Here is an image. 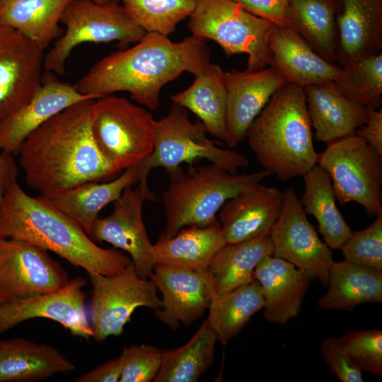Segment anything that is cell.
I'll return each instance as SVG.
<instances>
[{"mask_svg": "<svg viewBox=\"0 0 382 382\" xmlns=\"http://www.w3.org/2000/svg\"><path fill=\"white\" fill-rule=\"evenodd\" d=\"M76 103L33 131L18 153L28 185L47 197L88 182L112 180L117 171L98 149L91 129L94 100Z\"/></svg>", "mask_w": 382, "mask_h": 382, "instance_id": "6da1fadb", "label": "cell"}, {"mask_svg": "<svg viewBox=\"0 0 382 382\" xmlns=\"http://www.w3.org/2000/svg\"><path fill=\"white\" fill-rule=\"evenodd\" d=\"M207 42L193 35L173 42L168 36L146 33L134 46L98 60L74 86L96 99L126 91L137 103L155 110L166 84L185 71L197 76L206 69L211 57Z\"/></svg>", "mask_w": 382, "mask_h": 382, "instance_id": "7a4b0ae2", "label": "cell"}, {"mask_svg": "<svg viewBox=\"0 0 382 382\" xmlns=\"http://www.w3.org/2000/svg\"><path fill=\"white\" fill-rule=\"evenodd\" d=\"M0 238L51 251L87 273L111 276L133 265L122 250L100 247L77 222L45 197L26 193L17 181L8 189L0 207Z\"/></svg>", "mask_w": 382, "mask_h": 382, "instance_id": "3957f363", "label": "cell"}, {"mask_svg": "<svg viewBox=\"0 0 382 382\" xmlns=\"http://www.w3.org/2000/svg\"><path fill=\"white\" fill-rule=\"evenodd\" d=\"M311 127L303 88L288 83L252 122L245 140L263 169L286 182L317 164Z\"/></svg>", "mask_w": 382, "mask_h": 382, "instance_id": "277c9868", "label": "cell"}, {"mask_svg": "<svg viewBox=\"0 0 382 382\" xmlns=\"http://www.w3.org/2000/svg\"><path fill=\"white\" fill-rule=\"evenodd\" d=\"M170 183L161 196L166 217L162 232L168 237L181 228L207 226L216 220L223 204L248 186L273 175L267 169L233 174L216 164L190 166L184 171L180 166L168 173Z\"/></svg>", "mask_w": 382, "mask_h": 382, "instance_id": "5b68a950", "label": "cell"}, {"mask_svg": "<svg viewBox=\"0 0 382 382\" xmlns=\"http://www.w3.org/2000/svg\"><path fill=\"white\" fill-rule=\"evenodd\" d=\"M206 133L200 120L191 122L187 110L174 103L168 112L156 122L153 152L137 166V187L145 200H156L147 183L150 171L155 168H163L168 174L183 163L192 166L196 161L205 159L236 174L249 166L245 155L217 146Z\"/></svg>", "mask_w": 382, "mask_h": 382, "instance_id": "8992f818", "label": "cell"}, {"mask_svg": "<svg viewBox=\"0 0 382 382\" xmlns=\"http://www.w3.org/2000/svg\"><path fill=\"white\" fill-rule=\"evenodd\" d=\"M195 1L187 23L192 35L214 41L227 57L246 54L247 70L270 64L272 23L250 13L235 0Z\"/></svg>", "mask_w": 382, "mask_h": 382, "instance_id": "52a82bcc", "label": "cell"}, {"mask_svg": "<svg viewBox=\"0 0 382 382\" xmlns=\"http://www.w3.org/2000/svg\"><path fill=\"white\" fill-rule=\"evenodd\" d=\"M156 122L149 110L124 97L109 95L96 99L93 105V138L119 173L138 166L151 154Z\"/></svg>", "mask_w": 382, "mask_h": 382, "instance_id": "ba28073f", "label": "cell"}, {"mask_svg": "<svg viewBox=\"0 0 382 382\" xmlns=\"http://www.w3.org/2000/svg\"><path fill=\"white\" fill-rule=\"evenodd\" d=\"M118 1L101 5L91 0H72L60 18L66 28L64 34L45 54L44 70L64 75L71 52L83 43L116 41L125 49L140 41L146 31L127 15Z\"/></svg>", "mask_w": 382, "mask_h": 382, "instance_id": "9c48e42d", "label": "cell"}, {"mask_svg": "<svg viewBox=\"0 0 382 382\" xmlns=\"http://www.w3.org/2000/svg\"><path fill=\"white\" fill-rule=\"evenodd\" d=\"M317 164L328 173L340 204L357 202L369 217L382 214V157L362 138L352 134L328 142Z\"/></svg>", "mask_w": 382, "mask_h": 382, "instance_id": "30bf717a", "label": "cell"}, {"mask_svg": "<svg viewBox=\"0 0 382 382\" xmlns=\"http://www.w3.org/2000/svg\"><path fill=\"white\" fill-rule=\"evenodd\" d=\"M88 274L92 286L90 324L96 342L121 335L137 308L161 307L155 284L139 277L133 265L115 275Z\"/></svg>", "mask_w": 382, "mask_h": 382, "instance_id": "8fae6325", "label": "cell"}, {"mask_svg": "<svg viewBox=\"0 0 382 382\" xmlns=\"http://www.w3.org/2000/svg\"><path fill=\"white\" fill-rule=\"evenodd\" d=\"M270 64L278 69L288 83L303 88L335 83L347 98L376 109L372 100L357 86L349 72L316 53L292 29L274 25L269 42Z\"/></svg>", "mask_w": 382, "mask_h": 382, "instance_id": "7c38bea8", "label": "cell"}, {"mask_svg": "<svg viewBox=\"0 0 382 382\" xmlns=\"http://www.w3.org/2000/svg\"><path fill=\"white\" fill-rule=\"evenodd\" d=\"M272 255L294 265L310 280L318 279L327 286L329 270L334 261L328 245L308 221L296 191H283L279 216L270 234Z\"/></svg>", "mask_w": 382, "mask_h": 382, "instance_id": "4fadbf2b", "label": "cell"}, {"mask_svg": "<svg viewBox=\"0 0 382 382\" xmlns=\"http://www.w3.org/2000/svg\"><path fill=\"white\" fill-rule=\"evenodd\" d=\"M69 281L47 251L20 240L0 238V304L57 291Z\"/></svg>", "mask_w": 382, "mask_h": 382, "instance_id": "5bb4252c", "label": "cell"}, {"mask_svg": "<svg viewBox=\"0 0 382 382\" xmlns=\"http://www.w3.org/2000/svg\"><path fill=\"white\" fill-rule=\"evenodd\" d=\"M162 294L161 307L155 316L173 330L189 326L208 310L214 294L209 269L195 271L156 263L149 276Z\"/></svg>", "mask_w": 382, "mask_h": 382, "instance_id": "9a60e30c", "label": "cell"}, {"mask_svg": "<svg viewBox=\"0 0 382 382\" xmlns=\"http://www.w3.org/2000/svg\"><path fill=\"white\" fill-rule=\"evenodd\" d=\"M86 284V279L77 277L57 291L1 303L0 334L28 320L45 318L60 323L73 335L89 340L93 333L83 290Z\"/></svg>", "mask_w": 382, "mask_h": 382, "instance_id": "2e32d148", "label": "cell"}, {"mask_svg": "<svg viewBox=\"0 0 382 382\" xmlns=\"http://www.w3.org/2000/svg\"><path fill=\"white\" fill-rule=\"evenodd\" d=\"M45 50L0 24V123L23 107L41 84Z\"/></svg>", "mask_w": 382, "mask_h": 382, "instance_id": "e0dca14e", "label": "cell"}, {"mask_svg": "<svg viewBox=\"0 0 382 382\" xmlns=\"http://www.w3.org/2000/svg\"><path fill=\"white\" fill-rule=\"evenodd\" d=\"M144 200L137 187H127L112 202V212L97 218L89 236L94 241L107 242L127 252L137 274L149 279L156 260L142 217Z\"/></svg>", "mask_w": 382, "mask_h": 382, "instance_id": "ac0fdd59", "label": "cell"}, {"mask_svg": "<svg viewBox=\"0 0 382 382\" xmlns=\"http://www.w3.org/2000/svg\"><path fill=\"white\" fill-rule=\"evenodd\" d=\"M226 90V143L234 147L245 140L246 132L272 96L288 83L271 66L257 71H224Z\"/></svg>", "mask_w": 382, "mask_h": 382, "instance_id": "d6986e66", "label": "cell"}, {"mask_svg": "<svg viewBox=\"0 0 382 382\" xmlns=\"http://www.w3.org/2000/svg\"><path fill=\"white\" fill-rule=\"evenodd\" d=\"M88 99L74 85L59 81L50 71L25 105L0 123V150L16 154L25 139L37 127L68 107Z\"/></svg>", "mask_w": 382, "mask_h": 382, "instance_id": "ffe728a7", "label": "cell"}, {"mask_svg": "<svg viewBox=\"0 0 382 382\" xmlns=\"http://www.w3.org/2000/svg\"><path fill=\"white\" fill-rule=\"evenodd\" d=\"M282 201L283 192L260 182L227 200L219 214L226 243L270 235L279 216Z\"/></svg>", "mask_w": 382, "mask_h": 382, "instance_id": "44dd1931", "label": "cell"}, {"mask_svg": "<svg viewBox=\"0 0 382 382\" xmlns=\"http://www.w3.org/2000/svg\"><path fill=\"white\" fill-rule=\"evenodd\" d=\"M337 61L347 67L382 49V0H339Z\"/></svg>", "mask_w": 382, "mask_h": 382, "instance_id": "7402d4cb", "label": "cell"}, {"mask_svg": "<svg viewBox=\"0 0 382 382\" xmlns=\"http://www.w3.org/2000/svg\"><path fill=\"white\" fill-rule=\"evenodd\" d=\"M253 278L262 288L267 321L285 325L299 314L311 280L294 265L267 255L256 265Z\"/></svg>", "mask_w": 382, "mask_h": 382, "instance_id": "603a6c76", "label": "cell"}, {"mask_svg": "<svg viewBox=\"0 0 382 382\" xmlns=\"http://www.w3.org/2000/svg\"><path fill=\"white\" fill-rule=\"evenodd\" d=\"M314 136L322 142L348 137L364 125L369 108L345 96L335 83L303 88Z\"/></svg>", "mask_w": 382, "mask_h": 382, "instance_id": "cb8c5ba5", "label": "cell"}, {"mask_svg": "<svg viewBox=\"0 0 382 382\" xmlns=\"http://www.w3.org/2000/svg\"><path fill=\"white\" fill-rule=\"evenodd\" d=\"M74 369L53 346L21 337L1 340L0 382H35Z\"/></svg>", "mask_w": 382, "mask_h": 382, "instance_id": "d4e9b609", "label": "cell"}, {"mask_svg": "<svg viewBox=\"0 0 382 382\" xmlns=\"http://www.w3.org/2000/svg\"><path fill=\"white\" fill-rule=\"evenodd\" d=\"M226 244L221 224L186 226L173 236L161 233L152 251L156 263L174 265L195 271L207 270L216 253Z\"/></svg>", "mask_w": 382, "mask_h": 382, "instance_id": "484cf974", "label": "cell"}, {"mask_svg": "<svg viewBox=\"0 0 382 382\" xmlns=\"http://www.w3.org/2000/svg\"><path fill=\"white\" fill-rule=\"evenodd\" d=\"M137 183V166L122 170L115 178L88 182L45 197L57 210L77 222L90 234L100 212L116 200L129 186Z\"/></svg>", "mask_w": 382, "mask_h": 382, "instance_id": "4316f807", "label": "cell"}, {"mask_svg": "<svg viewBox=\"0 0 382 382\" xmlns=\"http://www.w3.org/2000/svg\"><path fill=\"white\" fill-rule=\"evenodd\" d=\"M327 286L317 306L323 310L351 312L360 303L382 301V271L347 260L333 261Z\"/></svg>", "mask_w": 382, "mask_h": 382, "instance_id": "83f0119b", "label": "cell"}, {"mask_svg": "<svg viewBox=\"0 0 382 382\" xmlns=\"http://www.w3.org/2000/svg\"><path fill=\"white\" fill-rule=\"evenodd\" d=\"M187 89L171 96L172 101L196 115L207 133L226 142V90L224 71L211 62Z\"/></svg>", "mask_w": 382, "mask_h": 382, "instance_id": "f1b7e54d", "label": "cell"}, {"mask_svg": "<svg viewBox=\"0 0 382 382\" xmlns=\"http://www.w3.org/2000/svg\"><path fill=\"white\" fill-rule=\"evenodd\" d=\"M72 0H0V24L45 50L61 37L60 18Z\"/></svg>", "mask_w": 382, "mask_h": 382, "instance_id": "f546056e", "label": "cell"}, {"mask_svg": "<svg viewBox=\"0 0 382 382\" xmlns=\"http://www.w3.org/2000/svg\"><path fill=\"white\" fill-rule=\"evenodd\" d=\"M302 177L304 190L300 201L304 212L315 217L318 231L328 247L340 249L352 231L336 205L328 173L316 164Z\"/></svg>", "mask_w": 382, "mask_h": 382, "instance_id": "4dcf8cb0", "label": "cell"}, {"mask_svg": "<svg viewBox=\"0 0 382 382\" xmlns=\"http://www.w3.org/2000/svg\"><path fill=\"white\" fill-rule=\"evenodd\" d=\"M272 254L270 235L226 243L216 253L209 267L214 282L213 299L250 282L257 263Z\"/></svg>", "mask_w": 382, "mask_h": 382, "instance_id": "1f68e13d", "label": "cell"}, {"mask_svg": "<svg viewBox=\"0 0 382 382\" xmlns=\"http://www.w3.org/2000/svg\"><path fill=\"white\" fill-rule=\"evenodd\" d=\"M296 32L318 54L337 61L339 0H289Z\"/></svg>", "mask_w": 382, "mask_h": 382, "instance_id": "d6a6232c", "label": "cell"}, {"mask_svg": "<svg viewBox=\"0 0 382 382\" xmlns=\"http://www.w3.org/2000/svg\"><path fill=\"white\" fill-rule=\"evenodd\" d=\"M214 331L206 320L183 346L161 350V363L154 382H197L214 359Z\"/></svg>", "mask_w": 382, "mask_h": 382, "instance_id": "836d02e7", "label": "cell"}, {"mask_svg": "<svg viewBox=\"0 0 382 382\" xmlns=\"http://www.w3.org/2000/svg\"><path fill=\"white\" fill-rule=\"evenodd\" d=\"M264 306L261 286L257 279H253L213 299L206 321L215 333L217 341L226 345Z\"/></svg>", "mask_w": 382, "mask_h": 382, "instance_id": "e575fe53", "label": "cell"}, {"mask_svg": "<svg viewBox=\"0 0 382 382\" xmlns=\"http://www.w3.org/2000/svg\"><path fill=\"white\" fill-rule=\"evenodd\" d=\"M127 15L146 33L168 36L189 17L195 0H121Z\"/></svg>", "mask_w": 382, "mask_h": 382, "instance_id": "d590c367", "label": "cell"}, {"mask_svg": "<svg viewBox=\"0 0 382 382\" xmlns=\"http://www.w3.org/2000/svg\"><path fill=\"white\" fill-rule=\"evenodd\" d=\"M337 340L357 367L382 377L381 330L349 331Z\"/></svg>", "mask_w": 382, "mask_h": 382, "instance_id": "8d00e7d4", "label": "cell"}, {"mask_svg": "<svg viewBox=\"0 0 382 382\" xmlns=\"http://www.w3.org/2000/svg\"><path fill=\"white\" fill-rule=\"evenodd\" d=\"M340 250L345 260L382 271V214L367 228L352 231Z\"/></svg>", "mask_w": 382, "mask_h": 382, "instance_id": "74e56055", "label": "cell"}, {"mask_svg": "<svg viewBox=\"0 0 382 382\" xmlns=\"http://www.w3.org/2000/svg\"><path fill=\"white\" fill-rule=\"evenodd\" d=\"M120 357V382H150L160 368L161 350L150 345H131L124 347Z\"/></svg>", "mask_w": 382, "mask_h": 382, "instance_id": "f35d334b", "label": "cell"}, {"mask_svg": "<svg viewBox=\"0 0 382 382\" xmlns=\"http://www.w3.org/2000/svg\"><path fill=\"white\" fill-rule=\"evenodd\" d=\"M357 86L372 100L376 109L382 104V52L360 59L344 67Z\"/></svg>", "mask_w": 382, "mask_h": 382, "instance_id": "ab89813d", "label": "cell"}, {"mask_svg": "<svg viewBox=\"0 0 382 382\" xmlns=\"http://www.w3.org/2000/svg\"><path fill=\"white\" fill-rule=\"evenodd\" d=\"M320 352L330 372L341 382H363L362 371L357 367L341 348L337 338L322 340Z\"/></svg>", "mask_w": 382, "mask_h": 382, "instance_id": "60d3db41", "label": "cell"}, {"mask_svg": "<svg viewBox=\"0 0 382 382\" xmlns=\"http://www.w3.org/2000/svg\"><path fill=\"white\" fill-rule=\"evenodd\" d=\"M246 11L274 25L296 30L289 0H235Z\"/></svg>", "mask_w": 382, "mask_h": 382, "instance_id": "b9f144b4", "label": "cell"}, {"mask_svg": "<svg viewBox=\"0 0 382 382\" xmlns=\"http://www.w3.org/2000/svg\"><path fill=\"white\" fill-rule=\"evenodd\" d=\"M382 157V110L369 108L366 122L355 132Z\"/></svg>", "mask_w": 382, "mask_h": 382, "instance_id": "7bdbcfd3", "label": "cell"}, {"mask_svg": "<svg viewBox=\"0 0 382 382\" xmlns=\"http://www.w3.org/2000/svg\"><path fill=\"white\" fill-rule=\"evenodd\" d=\"M122 371L120 357L109 360L85 373L75 381L76 382H117L119 381Z\"/></svg>", "mask_w": 382, "mask_h": 382, "instance_id": "ee69618b", "label": "cell"}, {"mask_svg": "<svg viewBox=\"0 0 382 382\" xmlns=\"http://www.w3.org/2000/svg\"><path fill=\"white\" fill-rule=\"evenodd\" d=\"M18 172L13 154L0 150V207L8 189L16 182Z\"/></svg>", "mask_w": 382, "mask_h": 382, "instance_id": "f6af8a7d", "label": "cell"}, {"mask_svg": "<svg viewBox=\"0 0 382 382\" xmlns=\"http://www.w3.org/2000/svg\"><path fill=\"white\" fill-rule=\"evenodd\" d=\"M91 1L98 4L104 5V4H108L112 2L118 1L119 0H91Z\"/></svg>", "mask_w": 382, "mask_h": 382, "instance_id": "bcb514c9", "label": "cell"}, {"mask_svg": "<svg viewBox=\"0 0 382 382\" xmlns=\"http://www.w3.org/2000/svg\"><path fill=\"white\" fill-rule=\"evenodd\" d=\"M0 342H1V339H0Z\"/></svg>", "mask_w": 382, "mask_h": 382, "instance_id": "7dc6e473", "label": "cell"}]
</instances>
